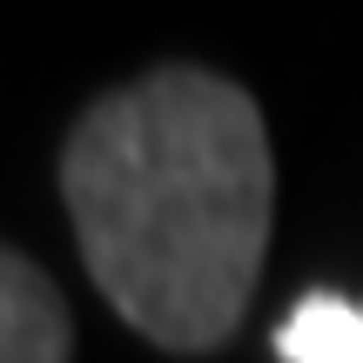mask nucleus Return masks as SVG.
Instances as JSON below:
<instances>
[{"mask_svg": "<svg viewBox=\"0 0 363 363\" xmlns=\"http://www.w3.org/2000/svg\"><path fill=\"white\" fill-rule=\"evenodd\" d=\"M61 202L88 283L169 357H208L242 330L276 222L269 128L216 67H148L74 121Z\"/></svg>", "mask_w": 363, "mask_h": 363, "instance_id": "f257e3e1", "label": "nucleus"}, {"mask_svg": "<svg viewBox=\"0 0 363 363\" xmlns=\"http://www.w3.org/2000/svg\"><path fill=\"white\" fill-rule=\"evenodd\" d=\"M0 363H74V316L34 256L0 242Z\"/></svg>", "mask_w": 363, "mask_h": 363, "instance_id": "f03ea898", "label": "nucleus"}, {"mask_svg": "<svg viewBox=\"0 0 363 363\" xmlns=\"http://www.w3.org/2000/svg\"><path fill=\"white\" fill-rule=\"evenodd\" d=\"M283 363H363V303L337 289H303L289 316L276 323Z\"/></svg>", "mask_w": 363, "mask_h": 363, "instance_id": "7ed1b4c3", "label": "nucleus"}]
</instances>
